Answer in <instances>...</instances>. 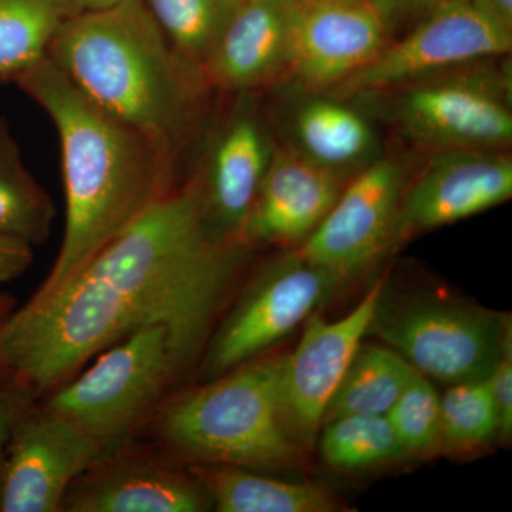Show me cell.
I'll return each instance as SVG.
<instances>
[{"label":"cell","instance_id":"19","mask_svg":"<svg viewBox=\"0 0 512 512\" xmlns=\"http://www.w3.org/2000/svg\"><path fill=\"white\" fill-rule=\"evenodd\" d=\"M295 150L340 180L379 157V140L365 114L336 96L303 101L293 114Z\"/></svg>","mask_w":512,"mask_h":512},{"label":"cell","instance_id":"31","mask_svg":"<svg viewBox=\"0 0 512 512\" xmlns=\"http://www.w3.org/2000/svg\"><path fill=\"white\" fill-rule=\"evenodd\" d=\"M450 0H375L376 8L382 13L389 29L394 22L410 15H426L430 10Z\"/></svg>","mask_w":512,"mask_h":512},{"label":"cell","instance_id":"11","mask_svg":"<svg viewBox=\"0 0 512 512\" xmlns=\"http://www.w3.org/2000/svg\"><path fill=\"white\" fill-rule=\"evenodd\" d=\"M106 448L59 414L30 404L13 424L0 466V511H62L74 481Z\"/></svg>","mask_w":512,"mask_h":512},{"label":"cell","instance_id":"16","mask_svg":"<svg viewBox=\"0 0 512 512\" xmlns=\"http://www.w3.org/2000/svg\"><path fill=\"white\" fill-rule=\"evenodd\" d=\"M299 0H241L202 67L205 82L254 93L288 72Z\"/></svg>","mask_w":512,"mask_h":512},{"label":"cell","instance_id":"27","mask_svg":"<svg viewBox=\"0 0 512 512\" xmlns=\"http://www.w3.org/2000/svg\"><path fill=\"white\" fill-rule=\"evenodd\" d=\"M386 417L404 456H427L441 450L440 394L417 370Z\"/></svg>","mask_w":512,"mask_h":512},{"label":"cell","instance_id":"10","mask_svg":"<svg viewBox=\"0 0 512 512\" xmlns=\"http://www.w3.org/2000/svg\"><path fill=\"white\" fill-rule=\"evenodd\" d=\"M275 150L254 93H239L211 131L200 168L188 181L214 241L244 244L242 231Z\"/></svg>","mask_w":512,"mask_h":512},{"label":"cell","instance_id":"8","mask_svg":"<svg viewBox=\"0 0 512 512\" xmlns=\"http://www.w3.org/2000/svg\"><path fill=\"white\" fill-rule=\"evenodd\" d=\"M342 282L298 249L268 262L212 333L202 375L214 379L254 360L311 318Z\"/></svg>","mask_w":512,"mask_h":512},{"label":"cell","instance_id":"2","mask_svg":"<svg viewBox=\"0 0 512 512\" xmlns=\"http://www.w3.org/2000/svg\"><path fill=\"white\" fill-rule=\"evenodd\" d=\"M16 84L53 121L62 153L66 227L55 265L33 295L45 296L171 194L177 165L87 99L49 56Z\"/></svg>","mask_w":512,"mask_h":512},{"label":"cell","instance_id":"32","mask_svg":"<svg viewBox=\"0 0 512 512\" xmlns=\"http://www.w3.org/2000/svg\"><path fill=\"white\" fill-rule=\"evenodd\" d=\"M470 3L485 18L512 33V0H470Z\"/></svg>","mask_w":512,"mask_h":512},{"label":"cell","instance_id":"26","mask_svg":"<svg viewBox=\"0 0 512 512\" xmlns=\"http://www.w3.org/2000/svg\"><path fill=\"white\" fill-rule=\"evenodd\" d=\"M441 450L473 451L500 436L488 377L450 384L440 396Z\"/></svg>","mask_w":512,"mask_h":512},{"label":"cell","instance_id":"20","mask_svg":"<svg viewBox=\"0 0 512 512\" xmlns=\"http://www.w3.org/2000/svg\"><path fill=\"white\" fill-rule=\"evenodd\" d=\"M198 478L220 512H333L340 510L335 494L315 484L292 483L262 476L251 468L198 466Z\"/></svg>","mask_w":512,"mask_h":512},{"label":"cell","instance_id":"29","mask_svg":"<svg viewBox=\"0 0 512 512\" xmlns=\"http://www.w3.org/2000/svg\"><path fill=\"white\" fill-rule=\"evenodd\" d=\"M35 402V392L28 384L6 375L0 379V466L10 431L26 407Z\"/></svg>","mask_w":512,"mask_h":512},{"label":"cell","instance_id":"5","mask_svg":"<svg viewBox=\"0 0 512 512\" xmlns=\"http://www.w3.org/2000/svg\"><path fill=\"white\" fill-rule=\"evenodd\" d=\"M100 353L43 406L109 450L140 424L190 362L165 323L141 326Z\"/></svg>","mask_w":512,"mask_h":512},{"label":"cell","instance_id":"24","mask_svg":"<svg viewBox=\"0 0 512 512\" xmlns=\"http://www.w3.org/2000/svg\"><path fill=\"white\" fill-rule=\"evenodd\" d=\"M322 429L320 456L329 467L362 470L406 457L386 414H350Z\"/></svg>","mask_w":512,"mask_h":512},{"label":"cell","instance_id":"13","mask_svg":"<svg viewBox=\"0 0 512 512\" xmlns=\"http://www.w3.org/2000/svg\"><path fill=\"white\" fill-rule=\"evenodd\" d=\"M384 282L370 288L345 318L329 320L312 315L298 346L282 356L281 397L286 421L302 446H311L333 394L367 336Z\"/></svg>","mask_w":512,"mask_h":512},{"label":"cell","instance_id":"1","mask_svg":"<svg viewBox=\"0 0 512 512\" xmlns=\"http://www.w3.org/2000/svg\"><path fill=\"white\" fill-rule=\"evenodd\" d=\"M248 245L214 241L190 185L175 188L55 292L0 328V367L45 392L150 323L173 330L188 362L207 345Z\"/></svg>","mask_w":512,"mask_h":512},{"label":"cell","instance_id":"34","mask_svg":"<svg viewBox=\"0 0 512 512\" xmlns=\"http://www.w3.org/2000/svg\"><path fill=\"white\" fill-rule=\"evenodd\" d=\"M13 311V302L9 296L2 295L0 293V328H2L3 323H5L6 318L10 315V312ZM6 373L3 372L2 367H0V379L5 377Z\"/></svg>","mask_w":512,"mask_h":512},{"label":"cell","instance_id":"35","mask_svg":"<svg viewBox=\"0 0 512 512\" xmlns=\"http://www.w3.org/2000/svg\"><path fill=\"white\" fill-rule=\"evenodd\" d=\"M363 2H375V0H363Z\"/></svg>","mask_w":512,"mask_h":512},{"label":"cell","instance_id":"21","mask_svg":"<svg viewBox=\"0 0 512 512\" xmlns=\"http://www.w3.org/2000/svg\"><path fill=\"white\" fill-rule=\"evenodd\" d=\"M52 198L23 164L8 120L0 117V237L43 244L55 221Z\"/></svg>","mask_w":512,"mask_h":512},{"label":"cell","instance_id":"6","mask_svg":"<svg viewBox=\"0 0 512 512\" xmlns=\"http://www.w3.org/2000/svg\"><path fill=\"white\" fill-rule=\"evenodd\" d=\"M510 332L504 316L473 303L431 295L393 301L383 289L367 336L421 375L456 384L490 376Z\"/></svg>","mask_w":512,"mask_h":512},{"label":"cell","instance_id":"7","mask_svg":"<svg viewBox=\"0 0 512 512\" xmlns=\"http://www.w3.org/2000/svg\"><path fill=\"white\" fill-rule=\"evenodd\" d=\"M470 66L387 90L394 92L390 109L403 134L436 151L501 150L511 143L507 74Z\"/></svg>","mask_w":512,"mask_h":512},{"label":"cell","instance_id":"23","mask_svg":"<svg viewBox=\"0 0 512 512\" xmlns=\"http://www.w3.org/2000/svg\"><path fill=\"white\" fill-rule=\"evenodd\" d=\"M73 15L70 0H0V84L18 82L46 59Z\"/></svg>","mask_w":512,"mask_h":512},{"label":"cell","instance_id":"33","mask_svg":"<svg viewBox=\"0 0 512 512\" xmlns=\"http://www.w3.org/2000/svg\"><path fill=\"white\" fill-rule=\"evenodd\" d=\"M74 13L101 12L123 5L127 0H70Z\"/></svg>","mask_w":512,"mask_h":512},{"label":"cell","instance_id":"22","mask_svg":"<svg viewBox=\"0 0 512 512\" xmlns=\"http://www.w3.org/2000/svg\"><path fill=\"white\" fill-rule=\"evenodd\" d=\"M416 373L402 356L384 345H360L328 404L323 424L350 416H384Z\"/></svg>","mask_w":512,"mask_h":512},{"label":"cell","instance_id":"18","mask_svg":"<svg viewBox=\"0 0 512 512\" xmlns=\"http://www.w3.org/2000/svg\"><path fill=\"white\" fill-rule=\"evenodd\" d=\"M101 460L74 481L62 511L200 512L211 507L207 491L194 474L188 476L154 461Z\"/></svg>","mask_w":512,"mask_h":512},{"label":"cell","instance_id":"15","mask_svg":"<svg viewBox=\"0 0 512 512\" xmlns=\"http://www.w3.org/2000/svg\"><path fill=\"white\" fill-rule=\"evenodd\" d=\"M512 197V160L500 150L437 151L403 195L396 235L430 231Z\"/></svg>","mask_w":512,"mask_h":512},{"label":"cell","instance_id":"30","mask_svg":"<svg viewBox=\"0 0 512 512\" xmlns=\"http://www.w3.org/2000/svg\"><path fill=\"white\" fill-rule=\"evenodd\" d=\"M33 251L25 242L0 237V285L25 274L32 265Z\"/></svg>","mask_w":512,"mask_h":512},{"label":"cell","instance_id":"9","mask_svg":"<svg viewBox=\"0 0 512 512\" xmlns=\"http://www.w3.org/2000/svg\"><path fill=\"white\" fill-rule=\"evenodd\" d=\"M512 33L485 18L470 0H450L421 18L400 42L384 46L362 70L330 94L345 99L387 92L458 67L511 52Z\"/></svg>","mask_w":512,"mask_h":512},{"label":"cell","instance_id":"25","mask_svg":"<svg viewBox=\"0 0 512 512\" xmlns=\"http://www.w3.org/2000/svg\"><path fill=\"white\" fill-rule=\"evenodd\" d=\"M241 0H144L178 52L201 69Z\"/></svg>","mask_w":512,"mask_h":512},{"label":"cell","instance_id":"17","mask_svg":"<svg viewBox=\"0 0 512 512\" xmlns=\"http://www.w3.org/2000/svg\"><path fill=\"white\" fill-rule=\"evenodd\" d=\"M342 190L340 178L313 164L295 148H276L245 222L242 242L254 245L305 241Z\"/></svg>","mask_w":512,"mask_h":512},{"label":"cell","instance_id":"14","mask_svg":"<svg viewBox=\"0 0 512 512\" xmlns=\"http://www.w3.org/2000/svg\"><path fill=\"white\" fill-rule=\"evenodd\" d=\"M389 26L373 2L299 0L289 72L313 92H330L386 46Z\"/></svg>","mask_w":512,"mask_h":512},{"label":"cell","instance_id":"4","mask_svg":"<svg viewBox=\"0 0 512 512\" xmlns=\"http://www.w3.org/2000/svg\"><path fill=\"white\" fill-rule=\"evenodd\" d=\"M281 365L282 356L249 360L175 400L161 417V439L211 466H296L302 444L286 421Z\"/></svg>","mask_w":512,"mask_h":512},{"label":"cell","instance_id":"3","mask_svg":"<svg viewBox=\"0 0 512 512\" xmlns=\"http://www.w3.org/2000/svg\"><path fill=\"white\" fill-rule=\"evenodd\" d=\"M49 59L87 99L143 134L178 167L197 136L208 84L144 0L76 13L57 32Z\"/></svg>","mask_w":512,"mask_h":512},{"label":"cell","instance_id":"28","mask_svg":"<svg viewBox=\"0 0 512 512\" xmlns=\"http://www.w3.org/2000/svg\"><path fill=\"white\" fill-rule=\"evenodd\" d=\"M498 420H500V436L503 439L511 436L512 431V343L511 332L501 349L500 357L495 363L493 372L488 376Z\"/></svg>","mask_w":512,"mask_h":512},{"label":"cell","instance_id":"12","mask_svg":"<svg viewBox=\"0 0 512 512\" xmlns=\"http://www.w3.org/2000/svg\"><path fill=\"white\" fill-rule=\"evenodd\" d=\"M403 195L400 164L377 158L343 188L325 218L302 242L299 254L343 281L360 274L396 237Z\"/></svg>","mask_w":512,"mask_h":512}]
</instances>
